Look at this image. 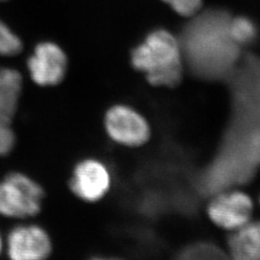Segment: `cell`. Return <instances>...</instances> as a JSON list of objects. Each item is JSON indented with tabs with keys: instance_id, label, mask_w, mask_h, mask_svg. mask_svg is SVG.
<instances>
[{
	"instance_id": "cell-1",
	"label": "cell",
	"mask_w": 260,
	"mask_h": 260,
	"mask_svg": "<svg viewBox=\"0 0 260 260\" xmlns=\"http://www.w3.org/2000/svg\"><path fill=\"white\" fill-rule=\"evenodd\" d=\"M232 15L223 9L206 10L191 17L178 41L184 66L205 81H225L244 55L233 41Z\"/></svg>"
},
{
	"instance_id": "cell-2",
	"label": "cell",
	"mask_w": 260,
	"mask_h": 260,
	"mask_svg": "<svg viewBox=\"0 0 260 260\" xmlns=\"http://www.w3.org/2000/svg\"><path fill=\"white\" fill-rule=\"evenodd\" d=\"M132 65L144 73L153 86L176 87L180 83L184 61L178 38L166 30H156L132 51Z\"/></svg>"
},
{
	"instance_id": "cell-3",
	"label": "cell",
	"mask_w": 260,
	"mask_h": 260,
	"mask_svg": "<svg viewBox=\"0 0 260 260\" xmlns=\"http://www.w3.org/2000/svg\"><path fill=\"white\" fill-rule=\"evenodd\" d=\"M225 82L233 119L260 123V56L244 53Z\"/></svg>"
},
{
	"instance_id": "cell-4",
	"label": "cell",
	"mask_w": 260,
	"mask_h": 260,
	"mask_svg": "<svg viewBox=\"0 0 260 260\" xmlns=\"http://www.w3.org/2000/svg\"><path fill=\"white\" fill-rule=\"evenodd\" d=\"M44 192L33 179L20 173H11L0 181V215L27 218L40 211Z\"/></svg>"
},
{
	"instance_id": "cell-5",
	"label": "cell",
	"mask_w": 260,
	"mask_h": 260,
	"mask_svg": "<svg viewBox=\"0 0 260 260\" xmlns=\"http://www.w3.org/2000/svg\"><path fill=\"white\" fill-rule=\"evenodd\" d=\"M105 127L112 139L124 146L137 147L149 138L147 121L127 106L117 105L107 112Z\"/></svg>"
},
{
	"instance_id": "cell-6",
	"label": "cell",
	"mask_w": 260,
	"mask_h": 260,
	"mask_svg": "<svg viewBox=\"0 0 260 260\" xmlns=\"http://www.w3.org/2000/svg\"><path fill=\"white\" fill-rule=\"evenodd\" d=\"M252 210L249 196L240 191H228L214 198L207 212L218 226L234 232L251 221Z\"/></svg>"
},
{
	"instance_id": "cell-7",
	"label": "cell",
	"mask_w": 260,
	"mask_h": 260,
	"mask_svg": "<svg viewBox=\"0 0 260 260\" xmlns=\"http://www.w3.org/2000/svg\"><path fill=\"white\" fill-rule=\"evenodd\" d=\"M7 251L11 260H45L51 251V243L42 228L18 225L8 235Z\"/></svg>"
},
{
	"instance_id": "cell-8",
	"label": "cell",
	"mask_w": 260,
	"mask_h": 260,
	"mask_svg": "<svg viewBox=\"0 0 260 260\" xmlns=\"http://www.w3.org/2000/svg\"><path fill=\"white\" fill-rule=\"evenodd\" d=\"M67 58L63 50L52 43H42L28 60V70L34 82L41 86L60 83L66 74Z\"/></svg>"
},
{
	"instance_id": "cell-9",
	"label": "cell",
	"mask_w": 260,
	"mask_h": 260,
	"mask_svg": "<svg viewBox=\"0 0 260 260\" xmlns=\"http://www.w3.org/2000/svg\"><path fill=\"white\" fill-rule=\"evenodd\" d=\"M110 183L111 177L107 168L98 160L86 159L75 167L71 187L80 199L95 202L106 194Z\"/></svg>"
},
{
	"instance_id": "cell-10",
	"label": "cell",
	"mask_w": 260,
	"mask_h": 260,
	"mask_svg": "<svg viewBox=\"0 0 260 260\" xmlns=\"http://www.w3.org/2000/svg\"><path fill=\"white\" fill-rule=\"evenodd\" d=\"M229 247L233 260H260V221H250L234 231Z\"/></svg>"
},
{
	"instance_id": "cell-11",
	"label": "cell",
	"mask_w": 260,
	"mask_h": 260,
	"mask_svg": "<svg viewBox=\"0 0 260 260\" xmlns=\"http://www.w3.org/2000/svg\"><path fill=\"white\" fill-rule=\"evenodd\" d=\"M22 78L19 72L0 69V117L12 121L19 103Z\"/></svg>"
},
{
	"instance_id": "cell-12",
	"label": "cell",
	"mask_w": 260,
	"mask_h": 260,
	"mask_svg": "<svg viewBox=\"0 0 260 260\" xmlns=\"http://www.w3.org/2000/svg\"><path fill=\"white\" fill-rule=\"evenodd\" d=\"M230 30L233 41L243 50L254 44L259 35L256 23L252 19L244 16H233L230 22Z\"/></svg>"
},
{
	"instance_id": "cell-13",
	"label": "cell",
	"mask_w": 260,
	"mask_h": 260,
	"mask_svg": "<svg viewBox=\"0 0 260 260\" xmlns=\"http://www.w3.org/2000/svg\"><path fill=\"white\" fill-rule=\"evenodd\" d=\"M21 49L22 45L19 38L0 21V55H17Z\"/></svg>"
},
{
	"instance_id": "cell-14",
	"label": "cell",
	"mask_w": 260,
	"mask_h": 260,
	"mask_svg": "<svg viewBox=\"0 0 260 260\" xmlns=\"http://www.w3.org/2000/svg\"><path fill=\"white\" fill-rule=\"evenodd\" d=\"M169 4L177 14L191 18L202 9L203 0H163Z\"/></svg>"
},
{
	"instance_id": "cell-15",
	"label": "cell",
	"mask_w": 260,
	"mask_h": 260,
	"mask_svg": "<svg viewBox=\"0 0 260 260\" xmlns=\"http://www.w3.org/2000/svg\"><path fill=\"white\" fill-rule=\"evenodd\" d=\"M11 122L0 117V156H5L15 146V134L11 128Z\"/></svg>"
},
{
	"instance_id": "cell-16",
	"label": "cell",
	"mask_w": 260,
	"mask_h": 260,
	"mask_svg": "<svg viewBox=\"0 0 260 260\" xmlns=\"http://www.w3.org/2000/svg\"><path fill=\"white\" fill-rule=\"evenodd\" d=\"M91 260H118V259H113V258H104V257H95V258H93V259Z\"/></svg>"
},
{
	"instance_id": "cell-17",
	"label": "cell",
	"mask_w": 260,
	"mask_h": 260,
	"mask_svg": "<svg viewBox=\"0 0 260 260\" xmlns=\"http://www.w3.org/2000/svg\"><path fill=\"white\" fill-rule=\"evenodd\" d=\"M1 249H2V240H1V236H0V252H1Z\"/></svg>"
},
{
	"instance_id": "cell-18",
	"label": "cell",
	"mask_w": 260,
	"mask_h": 260,
	"mask_svg": "<svg viewBox=\"0 0 260 260\" xmlns=\"http://www.w3.org/2000/svg\"><path fill=\"white\" fill-rule=\"evenodd\" d=\"M0 1H6V0H0Z\"/></svg>"
}]
</instances>
